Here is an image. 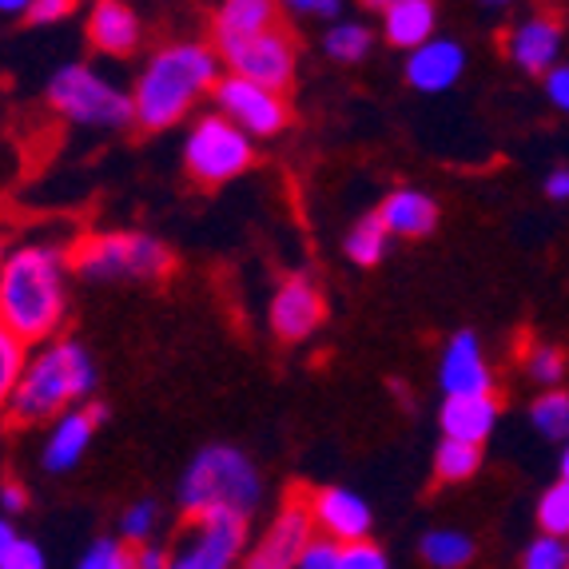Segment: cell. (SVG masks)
Returning a JSON list of instances; mask_svg holds the SVG:
<instances>
[{
  "instance_id": "1",
  "label": "cell",
  "mask_w": 569,
  "mask_h": 569,
  "mask_svg": "<svg viewBox=\"0 0 569 569\" xmlns=\"http://www.w3.org/2000/svg\"><path fill=\"white\" fill-rule=\"evenodd\" d=\"M68 256L52 243L9 251L0 267V327L24 342H44L64 327Z\"/></svg>"
},
{
  "instance_id": "2",
  "label": "cell",
  "mask_w": 569,
  "mask_h": 569,
  "mask_svg": "<svg viewBox=\"0 0 569 569\" xmlns=\"http://www.w3.org/2000/svg\"><path fill=\"white\" fill-rule=\"evenodd\" d=\"M219 52L196 40H180V44L160 48L148 64H143L140 80L132 88L136 123L143 132H163L171 123H180L191 108L200 104L203 96L219 88Z\"/></svg>"
},
{
  "instance_id": "3",
  "label": "cell",
  "mask_w": 569,
  "mask_h": 569,
  "mask_svg": "<svg viewBox=\"0 0 569 569\" xmlns=\"http://www.w3.org/2000/svg\"><path fill=\"white\" fill-rule=\"evenodd\" d=\"M96 387V362L77 339H52L44 351H37L4 399L12 422H48L57 410L88 399Z\"/></svg>"
},
{
  "instance_id": "4",
  "label": "cell",
  "mask_w": 569,
  "mask_h": 569,
  "mask_svg": "<svg viewBox=\"0 0 569 569\" xmlns=\"http://www.w3.org/2000/svg\"><path fill=\"white\" fill-rule=\"evenodd\" d=\"M263 498V482L256 475V462L236 447H208L191 458L180 482V506L188 518L200 513H243Z\"/></svg>"
},
{
  "instance_id": "5",
  "label": "cell",
  "mask_w": 569,
  "mask_h": 569,
  "mask_svg": "<svg viewBox=\"0 0 569 569\" xmlns=\"http://www.w3.org/2000/svg\"><path fill=\"white\" fill-rule=\"evenodd\" d=\"M48 104L57 108L64 120L80 128H123L136 123L132 92H123L116 80L96 72L88 64H64L57 77L48 80Z\"/></svg>"
},
{
  "instance_id": "6",
  "label": "cell",
  "mask_w": 569,
  "mask_h": 569,
  "mask_svg": "<svg viewBox=\"0 0 569 569\" xmlns=\"http://www.w3.org/2000/svg\"><path fill=\"white\" fill-rule=\"evenodd\" d=\"M72 271L92 283L112 279H163L171 271V251L140 231H104L88 236L72 251Z\"/></svg>"
},
{
  "instance_id": "7",
  "label": "cell",
  "mask_w": 569,
  "mask_h": 569,
  "mask_svg": "<svg viewBox=\"0 0 569 569\" xmlns=\"http://www.w3.org/2000/svg\"><path fill=\"white\" fill-rule=\"evenodd\" d=\"M251 163H256V143L223 112L200 116L191 123L188 140H183V168L196 183L219 188V183L243 176Z\"/></svg>"
},
{
  "instance_id": "8",
  "label": "cell",
  "mask_w": 569,
  "mask_h": 569,
  "mask_svg": "<svg viewBox=\"0 0 569 569\" xmlns=\"http://www.w3.org/2000/svg\"><path fill=\"white\" fill-rule=\"evenodd\" d=\"M247 546L243 513H200L188 518L171 546L168 569H236Z\"/></svg>"
},
{
  "instance_id": "9",
  "label": "cell",
  "mask_w": 569,
  "mask_h": 569,
  "mask_svg": "<svg viewBox=\"0 0 569 569\" xmlns=\"http://www.w3.org/2000/svg\"><path fill=\"white\" fill-rule=\"evenodd\" d=\"M219 60L231 68V77L256 80L263 88H276V92H287L295 80V60H299V48L287 37L283 29L259 32L251 40H239V44L216 48Z\"/></svg>"
},
{
  "instance_id": "10",
  "label": "cell",
  "mask_w": 569,
  "mask_h": 569,
  "mask_svg": "<svg viewBox=\"0 0 569 569\" xmlns=\"http://www.w3.org/2000/svg\"><path fill=\"white\" fill-rule=\"evenodd\" d=\"M216 104L219 112L228 116L231 123H239L251 140H267V136H279L291 120V108H287L283 92L276 88H263L256 80L243 77H223L216 88Z\"/></svg>"
},
{
  "instance_id": "11",
  "label": "cell",
  "mask_w": 569,
  "mask_h": 569,
  "mask_svg": "<svg viewBox=\"0 0 569 569\" xmlns=\"http://www.w3.org/2000/svg\"><path fill=\"white\" fill-rule=\"evenodd\" d=\"M311 530H315L311 502H307V493L295 490L279 506V513L271 518L263 538L256 541V550L247 553L243 569H299V553L315 538Z\"/></svg>"
},
{
  "instance_id": "12",
  "label": "cell",
  "mask_w": 569,
  "mask_h": 569,
  "mask_svg": "<svg viewBox=\"0 0 569 569\" xmlns=\"http://www.w3.org/2000/svg\"><path fill=\"white\" fill-rule=\"evenodd\" d=\"M307 502H311L315 530L335 538L339 546H351V541H367L370 526H375V513H370L367 498H359L347 486H323V490H307Z\"/></svg>"
},
{
  "instance_id": "13",
  "label": "cell",
  "mask_w": 569,
  "mask_h": 569,
  "mask_svg": "<svg viewBox=\"0 0 569 569\" xmlns=\"http://www.w3.org/2000/svg\"><path fill=\"white\" fill-rule=\"evenodd\" d=\"M327 303L319 287L311 279L295 276L287 283H279V291L271 295V331L283 342H303L323 327Z\"/></svg>"
},
{
  "instance_id": "14",
  "label": "cell",
  "mask_w": 569,
  "mask_h": 569,
  "mask_svg": "<svg viewBox=\"0 0 569 569\" xmlns=\"http://www.w3.org/2000/svg\"><path fill=\"white\" fill-rule=\"evenodd\" d=\"M438 387L447 399H466V395H493L490 362L482 355V342L475 331H458L442 351L438 362Z\"/></svg>"
},
{
  "instance_id": "15",
  "label": "cell",
  "mask_w": 569,
  "mask_h": 569,
  "mask_svg": "<svg viewBox=\"0 0 569 569\" xmlns=\"http://www.w3.org/2000/svg\"><path fill=\"white\" fill-rule=\"evenodd\" d=\"M104 422V407H80V410H64V415L52 422V435L44 442V470L48 475H64L80 458L88 455L96 438V427Z\"/></svg>"
},
{
  "instance_id": "16",
  "label": "cell",
  "mask_w": 569,
  "mask_h": 569,
  "mask_svg": "<svg viewBox=\"0 0 569 569\" xmlns=\"http://www.w3.org/2000/svg\"><path fill=\"white\" fill-rule=\"evenodd\" d=\"M466 72V52L458 40L435 37L430 44L407 52V84L415 92H447L462 80Z\"/></svg>"
},
{
  "instance_id": "17",
  "label": "cell",
  "mask_w": 569,
  "mask_h": 569,
  "mask_svg": "<svg viewBox=\"0 0 569 569\" xmlns=\"http://www.w3.org/2000/svg\"><path fill=\"white\" fill-rule=\"evenodd\" d=\"M506 52L522 72L538 77V72H553L561 57V24L553 17H526L522 24H513L506 37Z\"/></svg>"
},
{
  "instance_id": "18",
  "label": "cell",
  "mask_w": 569,
  "mask_h": 569,
  "mask_svg": "<svg viewBox=\"0 0 569 569\" xmlns=\"http://www.w3.org/2000/svg\"><path fill=\"white\" fill-rule=\"evenodd\" d=\"M88 40L104 57H132L143 40V24L123 0H96L88 12Z\"/></svg>"
},
{
  "instance_id": "19",
  "label": "cell",
  "mask_w": 569,
  "mask_h": 569,
  "mask_svg": "<svg viewBox=\"0 0 569 569\" xmlns=\"http://www.w3.org/2000/svg\"><path fill=\"white\" fill-rule=\"evenodd\" d=\"M279 29V0H223L216 12V48Z\"/></svg>"
},
{
  "instance_id": "20",
  "label": "cell",
  "mask_w": 569,
  "mask_h": 569,
  "mask_svg": "<svg viewBox=\"0 0 569 569\" xmlns=\"http://www.w3.org/2000/svg\"><path fill=\"white\" fill-rule=\"evenodd\" d=\"M493 422H498V399H493V395H466V399H447V402H442V415H438L442 438L475 442V447H482L486 438H490Z\"/></svg>"
},
{
  "instance_id": "21",
  "label": "cell",
  "mask_w": 569,
  "mask_h": 569,
  "mask_svg": "<svg viewBox=\"0 0 569 569\" xmlns=\"http://www.w3.org/2000/svg\"><path fill=\"white\" fill-rule=\"evenodd\" d=\"M438 4L435 0H399L382 12V37L402 52L430 44L438 37Z\"/></svg>"
},
{
  "instance_id": "22",
  "label": "cell",
  "mask_w": 569,
  "mask_h": 569,
  "mask_svg": "<svg viewBox=\"0 0 569 569\" xmlns=\"http://www.w3.org/2000/svg\"><path fill=\"white\" fill-rule=\"evenodd\" d=\"M379 219L387 223L390 239H422L435 231L438 223V203L415 188L390 191L379 208Z\"/></svg>"
},
{
  "instance_id": "23",
  "label": "cell",
  "mask_w": 569,
  "mask_h": 569,
  "mask_svg": "<svg viewBox=\"0 0 569 569\" xmlns=\"http://www.w3.org/2000/svg\"><path fill=\"white\" fill-rule=\"evenodd\" d=\"M478 466H482V447L475 442H458V438H442L435 450V478L442 486H455V482H470L478 475Z\"/></svg>"
},
{
  "instance_id": "24",
  "label": "cell",
  "mask_w": 569,
  "mask_h": 569,
  "mask_svg": "<svg viewBox=\"0 0 569 569\" xmlns=\"http://www.w3.org/2000/svg\"><path fill=\"white\" fill-rule=\"evenodd\" d=\"M422 558H427L430 569H462L475 558V541L462 530H430L422 538Z\"/></svg>"
},
{
  "instance_id": "25",
  "label": "cell",
  "mask_w": 569,
  "mask_h": 569,
  "mask_svg": "<svg viewBox=\"0 0 569 569\" xmlns=\"http://www.w3.org/2000/svg\"><path fill=\"white\" fill-rule=\"evenodd\" d=\"M387 243H390V231L379 219V211H375V216L359 219V223L351 228V236H347V256H351V263H359V267H375V263H382V256H387Z\"/></svg>"
},
{
  "instance_id": "26",
  "label": "cell",
  "mask_w": 569,
  "mask_h": 569,
  "mask_svg": "<svg viewBox=\"0 0 569 569\" xmlns=\"http://www.w3.org/2000/svg\"><path fill=\"white\" fill-rule=\"evenodd\" d=\"M530 422L533 430H538L541 438H550V442H561V438H569V395L561 387L546 390V395H538L530 407Z\"/></svg>"
},
{
  "instance_id": "27",
  "label": "cell",
  "mask_w": 569,
  "mask_h": 569,
  "mask_svg": "<svg viewBox=\"0 0 569 569\" xmlns=\"http://www.w3.org/2000/svg\"><path fill=\"white\" fill-rule=\"evenodd\" d=\"M323 48L331 60H342V64H355L370 52V29L359 24V20H342L335 29H327Z\"/></svg>"
},
{
  "instance_id": "28",
  "label": "cell",
  "mask_w": 569,
  "mask_h": 569,
  "mask_svg": "<svg viewBox=\"0 0 569 569\" xmlns=\"http://www.w3.org/2000/svg\"><path fill=\"white\" fill-rule=\"evenodd\" d=\"M538 526L550 538H569V482L558 478L550 490L538 498Z\"/></svg>"
},
{
  "instance_id": "29",
  "label": "cell",
  "mask_w": 569,
  "mask_h": 569,
  "mask_svg": "<svg viewBox=\"0 0 569 569\" xmlns=\"http://www.w3.org/2000/svg\"><path fill=\"white\" fill-rule=\"evenodd\" d=\"M0 569H48L44 550L32 538H20L9 522L0 526Z\"/></svg>"
},
{
  "instance_id": "30",
  "label": "cell",
  "mask_w": 569,
  "mask_h": 569,
  "mask_svg": "<svg viewBox=\"0 0 569 569\" xmlns=\"http://www.w3.org/2000/svg\"><path fill=\"white\" fill-rule=\"evenodd\" d=\"M24 347H29V342L17 339L12 331H4V327H0V395H4V399H9L12 387H17L20 375H24V367H29V359H24Z\"/></svg>"
},
{
  "instance_id": "31",
  "label": "cell",
  "mask_w": 569,
  "mask_h": 569,
  "mask_svg": "<svg viewBox=\"0 0 569 569\" xmlns=\"http://www.w3.org/2000/svg\"><path fill=\"white\" fill-rule=\"evenodd\" d=\"M522 569H569V538H533L522 553Z\"/></svg>"
},
{
  "instance_id": "32",
  "label": "cell",
  "mask_w": 569,
  "mask_h": 569,
  "mask_svg": "<svg viewBox=\"0 0 569 569\" xmlns=\"http://www.w3.org/2000/svg\"><path fill=\"white\" fill-rule=\"evenodd\" d=\"M80 569H136V550L128 541L100 538L92 550L80 558Z\"/></svg>"
},
{
  "instance_id": "33",
  "label": "cell",
  "mask_w": 569,
  "mask_h": 569,
  "mask_svg": "<svg viewBox=\"0 0 569 569\" xmlns=\"http://www.w3.org/2000/svg\"><path fill=\"white\" fill-rule=\"evenodd\" d=\"M156 522H160V506H156V502H148V498H143V502L128 506V510H123V518H120L123 541H128V546H143V541L156 533Z\"/></svg>"
},
{
  "instance_id": "34",
  "label": "cell",
  "mask_w": 569,
  "mask_h": 569,
  "mask_svg": "<svg viewBox=\"0 0 569 569\" xmlns=\"http://www.w3.org/2000/svg\"><path fill=\"white\" fill-rule=\"evenodd\" d=\"M526 370H530L533 382L553 390L561 379H566V355H561L558 347H533V351L526 355Z\"/></svg>"
},
{
  "instance_id": "35",
  "label": "cell",
  "mask_w": 569,
  "mask_h": 569,
  "mask_svg": "<svg viewBox=\"0 0 569 569\" xmlns=\"http://www.w3.org/2000/svg\"><path fill=\"white\" fill-rule=\"evenodd\" d=\"M339 558H342V546L327 533L311 538L299 553V569H339Z\"/></svg>"
},
{
  "instance_id": "36",
  "label": "cell",
  "mask_w": 569,
  "mask_h": 569,
  "mask_svg": "<svg viewBox=\"0 0 569 569\" xmlns=\"http://www.w3.org/2000/svg\"><path fill=\"white\" fill-rule=\"evenodd\" d=\"M339 569H390L387 553L382 546L375 541H351V546H342V558H339Z\"/></svg>"
},
{
  "instance_id": "37",
  "label": "cell",
  "mask_w": 569,
  "mask_h": 569,
  "mask_svg": "<svg viewBox=\"0 0 569 569\" xmlns=\"http://www.w3.org/2000/svg\"><path fill=\"white\" fill-rule=\"evenodd\" d=\"M72 9H77V0H32V9L24 12V20L29 24H57Z\"/></svg>"
},
{
  "instance_id": "38",
  "label": "cell",
  "mask_w": 569,
  "mask_h": 569,
  "mask_svg": "<svg viewBox=\"0 0 569 569\" xmlns=\"http://www.w3.org/2000/svg\"><path fill=\"white\" fill-rule=\"evenodd\" d=\"M546 96L558 112L569 116V64H558L553 72H546Z\"/></svg>"
},
{
  "instance_id": "39",
  "label": "cell",
  "mask_w": 569,
  "mask_h": 569,
  "mask_svg": "<svg viewBox=\"0 0 569 569\" xmlns=\"http://www.w3.org/2000/svg\"><path fill=\"white\" fill-rule=\"evenodd\" d=\"M546 196L550 200H569V168H553L546 176Z\"/></svg>"
},
{
  "instance_id": "40",
  "label": "cell",
  "mask_w": 569,
  "mask_h": 569,
  "mask_svg": "<svg viewBox=\"0 0 569 569\" xmlns=\"http://www.w3.org/2000/svg\"><path fill=\"white\" fill-rule=\"evenodd\" d=\"M24 502H29V493H24V486H17V482H4V490H0V506H4V513H17V510H24Z\"/></svg>"
},
{
  "instance_id": "41",
  "label": "cell",
  "mask_w": 569,
  "mask_h": 569,
  "mask_svg": "<svg viewBox=\"0 0 569 569\" xmlns=\"http://www.w3.org/2000/svg\"><path fill=\"white\" fill-rule=\"evenodd\" d=\"M136 569H168V553L156 546H140L136 550Z\"/></svg>"
},
{
  "instance_id": "42",
  "label": "cell",
  "mask_w": 569,
  "mask_h": 569,
  "mask_svg": "<svg viewBox=\"0 0 569 569\" xmlns=\"http://www.w3.org/2000/svg\"><path fill=\"white\" fill-rule=\"evenodd\" d=\"M279 4H283V9H291V12H319V0H279Z\"/></svg>"
},
{
  "instance_id": "43",
  "label": "cell",
  "mask_w": 569,
  "mask_h": 569,
  "mask_svg": "<svg viewBox=\"0 0 569 569\" xmlns=\"http://www.w3.org/2000/svg\"><path fill=\"white\" fill-rule=\"evenodd\" d=\"M32 0H0V12H9V17H17V12H29Z\"/></svg>"
},
{
  "instance_id": "44",
  "label": "cell",
  "mask_w": 569,
  "mask_h": 569,
  "mask_svg": "<svg viewBox=\"0 0 569 569\" xmlns=\"http://www.w3.org/2000/svg\"><path fill=\"white\" fill-rule=\"evenodd\" d=\"M339 9H342V0H319V12H315V17L335 20V17H339Z\"/></svg>"
},
{
  "instance_id": "45",
  "label": "cell",
  "mask_w": 569,
  "mask_h": 569,
  "mask_svg": "<svg viewBox=\"0 0 569 569\" xmlns=\"http://www.w3.org/2000/svg\"><path fill=\"white\" fill-rule=\"evenodd\" d=\"M362 4H367V9H379V12H387L390 4H399V0H362Z\"/></svg>"
},
{
  "instance_id": "46",
  "label": "cell",
  "mask_w": 569,
  "mask_h": 569,
  "mask_svg": "<svg viewBox=\"0 0 569 569\" xmlns=\"http://www.w3.org/2000/svg\"><path fill=\"white\" fill-rule=\"evenodd\" d=\"M561 478L569 482V442H566V450H561Z\"/></svg>"
},
{
  "instance_id": "47",
  "label": "cell",
  "mask_w": 569,
  "mask_h": 569,
  "mask_svg": "<svg viewBox=\"0 0 569 569\" xmlns=\"http://www.w3.org/2000/svg\"><path fill=\"white\" fill-rule=\"evenodd\" d=\"M490 4H502V0H490Z\"/></svg>"
}]
</instances>
